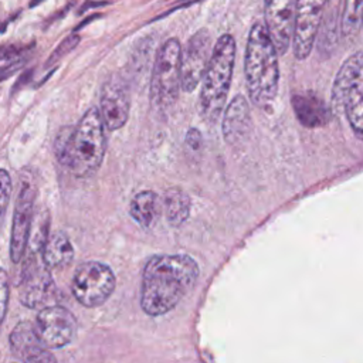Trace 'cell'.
<instances>
[{
    "label": "cell",
    "mask_w": 363,
    "mask_h": 363,
    "mask_svg": "<svg viewBox=\"0 0 363 363\" xmlns=\"http://www.w3.org/2000/svg\"><path fill=\"white\" fill-rule=\"evenodd\" d=\"M9 296H10V282L9 275L4 268H0V328L3 325L4 316L7 313V305H9Z\"/></svg>",
    "instance_id": "obj_27"
},
{
    "label": "cell",
    "mask_w": 363,
    "mask_h": 363,
    "mask_svg": "<svg viewBox=\"0 0 363 363\" xmlns=\"http://www.w3.org/2000/svg\"><path fill=\"white\" fill-rule=\"evenodd\" d=\"M292 105L299 122L303 126H322L329 119V108L325 105L323 99L313 92L294 95Z\"/></svg>",
    "instance_id": "obj_18"
},
{
    "label": "cell",
    "mask_w": 363,
    "mask_h": 363,
    "mask_svg": "<svg viewBox=\"0 0 363 363\" xmlns=\"http://www.w3.org/2000/svg\"><path fill=\"white\" fill-rule=\"evenodd\" d=\"M235 50V40L231 34L218 37L203 72L199 109L201 118L208 123L217 122L224 111L234 71Z\"/></svg>",
    "instance_id": "obj_4"
},
{
    "label": "cell",
    "mask_w": 363,
    "mask_h": 363,
    "mask_svg": "<svg viewBox=\"0 0 363 363\" xmlns=\"http://www.w3.org/2000/svg\"><path fill=\"white\" fill-rule=\"evenodd\" d=\"M11 191H13L11 177H10L7 170L0 169V230H1L4 216H6V211H7V207H9Z\"/></svg>",
    "instance_id": "obj_24"
},
{
    "label": "cell",
    "mask_w": 363,
    "mask_h": 363,
    "mask_svg": "<svg viewBox=\"0 0 363 363\" xmlns=\"http://www.w3.org/2000/svg\"><path fill=\"white\" fill-rule=\"evenodd\" d=\"M99 115L109 130L121 129L129 118L130 96L125 79L116 74L111 75L102 85L99 99Z\"/></svg>",
    "instance_id": "obj_12"
},
{
    "label": "cell",
    "mask_w": 363,
    "mask_h": 363,
    "mask_svg": "<svg viewBox=\"0 0 363 363\" xmlns=\"http://www.w3.org/2000/svg\"><path fill=\"white\" fill-rule=\"evenodd\" d=\"M102 4H106L105 1H85L82 4V7L78 10V13H84L85 10H88L89 7H98V6H102Z\"/></svg>",
    "instance_id": "obj_30"
},
{
    "label": "cell",
    "mask_w": 363,
    "mask_h": 363,
    "mask_svg": "<svg viewBox=\"0 0 363 363\" xmlns=\"http://www.w3.org/2000/svg\"><path fill=\"white\" fill-rule=\"evenodd\" d=\"M362 26V0H345L340 16V30L346 37H353Z\"/></svg>",
    "instance_id": "obj_23"
},
{
    "label": "cell",
    "mask_w": 363,
    "mask_h": 363,
    "mask_svg": "<svg viewBox=\"0 0 363 363\" xmlns=\"http://www.w3.org/2000/svg\"><path fill=\"white\" fill-rule=\"evenodd\" d=\"M211 54V34L207 28L196 31L180 52V88L191 92L201 81Z\"/></svg>",
    "instance_id": "obj_11"
},
{
    "label": "cell",
    "mask_w": 363,
    "mask_h": 363,
    "mask_svg": "<svg viewBox=\"0 0 363 363\" xmlns=\"http://www.w3.org/2000/svg\"><path fill=\"white\" fill-rule=\"evenodd\" d=\"M34 47V43L30 44H21V43H13V44H1L0 45V61L3 60H14L20 58L24 52L30 51Z\"/></svg>",
    "instance_id": "obj_26"
},
{
    "label": "cell",
    "mask_w": 363,
    "mask_h": 363,
    "mask_svg": "<svg viewBox=\"0 0 363 363\" xmlns=\"http://www.w3.org/2000/svg\"><path fill=\"white\" fill-rule=\"evenodd\" d=\"M180 52L177 38L166 40L157 51L150 79V101L157 111L169 109L179 98Z\"/></svg>",
    "instance_id": "obj_5"
},
{
    "label": "cell",
    "mask_w": 363,
    "mask_h": 363,
    "mask_svg": "<svg viewBox=\"0 0 363 363\" xmlns=\"http://www.w3.org/2000/svg\"><path fill=\"white\" fill-rule=\"evenodd\" d=\"M359 81H363V54L356 51L352 54L339 68L336 78L332 86L330 106L329 111L332 115L339 116L343 112V101L349 89Z\"/></svg>",
    "instance_id": "obj_16"
},
{
    "label": "cell",
    "mask_w": 363,
    "mask_h": 363,
    "mask_svg": "<svg viewBox=\"0 0 363 363\" xmlns=\"http://www.w3.org/2000/svg\"><path fill=\"white\" fill-rule=\"evenodd\" d=\"M79 43V35L78 34H71L68 37H65L58 45L57 48L51 52V55L48 57L45 67H50L52 64H55L57 61H60L64 55H67L71 50H74L77 47V44Z\"/></svg>",
    "instance_id": "obj_25"
},
{
    "label": "cell",
    "mask_w": 363,
    "mask_h": 363,
    "mask_svg": "<svg viewBox=\"0 0 363 363\" xmlns=\"http://www.w3.org/2000/svg\"><path fill=\"white\" fill-rule=\"evenodd\" d=\"M37 258L27 257L20 281V302L30 309L47 306L57 294L50 269Z\"/></svg>",
    "instance_id": "obj_10"
},
{
    "label": "cell",
    "mask_w": 363,
    "mask_h": 363,
    "mask_svg": "<svg viewBox=\"0 0 363 363\" xmlns=\"http://www.w3.org/2000/svg\"><path fill=\"white\" fill-rule=\"evenodd\" d=\"M244 74L248 95L255 105L264 106L274 101L279 82L278 52L262 23H255L250 30Z\"/></svg>",
    "instance_id": "obj_3"
},
{
    "label": "cell",
    "mask_w": 363,
    "mask_h": 363,
    "mask_svg": "<svg viewBox=\"0 0 363 363\" xmlns=\"http://www.w3.org/2000/svg\"><path fill=\"white\" fill-rule=\"evenodd\" d=\"M41 261L51 271L55 268H61L68 265L74 258V247L67 234L61 231H55L48 234L43 250H41Z\"/></svg>",
    "instance_id": "obj_19"
},
{
    "label": "cell",
    "mask_w": 363,
    "mask_h": 363,
    "mask_svg": "<svg viewBox=\"0 0 363 363\" xmlns=\"http://www.w3.org/2000/svg\"><path fill=\"white\" fill-rule=\"evenodd\" d=\"M251 111L248 101L242 95H235L227 105L223 118V136L228 145H240L251 130Z\"/></svg>",
    "instance_id": "obj_15"
},
{
    "label": "cell",
    "mask_w": 363,
    "mask_h": 363,
    "mask_svg": "<svg viewBox=\"0 0 363 363\" xmlns=\"http://www.w3.org/2000/svg\"><path fill=\"white\" fill-rule=\"evenodd\" d=\"M329 0H295L292 45L296 60L309 57Z\"/></svg>",
    "instance_id": "obj_8"
},
{
    "label": "cell",
    "mask_w": 363,
    "mask_h": 363,
    "mask_svg": "<svg viewBox=\"0 0 363 363\" xmlns=\"http://www.w3.org/2000/svg\"><path fill=\"white\" fill-rule=\"evenodd\" d=\"M24 58H17V60H13L10 62H7L6 65H1L0 67V82L9 77H11L23 64H24Z\"/></svg>",
    "instance_id": "obj_28"
},
{
    "label": "cell",
    "mask_w": 363,
    "mask_h": 363,
    "mask_svg": "<svg viewBox=\"0 0 363 363\" xmlns=\"http://www.w3.org/2000/svg\"><path fill=\"white\" fill-rule=\"evenodd\" d=\"M197 262L186 254H157L147 259L140 288V306L149 316H160L193 289L199 278Z\"/></svg>",
    "instance_id": "obj_1"
},
{
    "label": "cell",
    "mask_w": 363,
    "mask_h": 363,
    "mask_svg": "<svg viewBox=\"0 0 363 363\" xmlns=\"http://www.w3.org/2000/svg\"><path fill=\"white\" fill-rule=\"evenodd\" d=\"M162 207L167 223L172 227H179L189 218L191 201L184 190L180 187H170L162 199Z\"/></svg>",
    "instance_id": "obj_20"
},
{
    "label": "cell",
    "mask_w": 363,
    "mask_h": 363,
    "mask_svg": "<svg viewBox=\"0 0 363 363\" xmlns=\"http://www.w3.org/2000/svg\"><path fill=\"white\" fill-rule=\"evenodd\" d=\"M106 150L105 125L98 108H89L79 122L65 126L55 139V156L75 177H89L102 164Z\"/></svg>",
    "instance_id": "obj_2"
},
{
    "label": "cell",
    "mask_w": 363,
    "mask_h": 363,
    "mask_svg": "<svg viewBox=\"0 0 363 363\" xmlns=\"http://www.w3.org/2000/svg\"><path fill=\"white\" fill-rule=\"evenodd\" d=\"M163 213L162 197L153 190H142L133 196L129 214L143 230H150Z\"/></svg>",
    "instance_id": "obj_17"
},
{
    "label": "cell",
    "mask_w": 363,
    "mask_h": 363,
    "mask_svg": "<svg viewBox=\"0 0 363 363\" xmlns=\"http://www.w3.org/2000/svg\"><path fill=\"white\" fill-rule=\"evenodd\" d=\"M10 350L14 357L27 363L55 362L52 353L40 340L35 326L28 320L18 322L10 333Z\"/></svg>",
    "instance_id": "obj_14"
},
{
    "label": "cell",
    "mask_w": 363,
    "mask_h": 363,
    "mask_svg": "<svg viewBox=\"0 0 363 363\" xmlns=\"http://www.w3.org/2000/svg\"><path fill=\"white\" fill-rule=\"evenodd\" d=\"M41 1H43V0H33L28 6H30V7H35V4H37V3H41Z\"/></svg>",
    "instance_id": "obj_31"
},
{
    "label": "cell",
    "mask_w": 363,
    "mask_h": 363,
    "mask_svg": "<svg viewBox=\"0 0 363 363\" xmlns=\"http://www.w3.org/2000/svg\"><path fill=\"white\" fill-rule=\"evenodd\" d=\"M201 142H203L201 133H200L196 128H190V129L187 130V133H186V143H187V146H189L190 149L197 150V149H200Z\"/></svg>",
    "instance_id": "obj_29"
},
{
    "label": "cell",
    "mask_w": 363,
    "mask_h": 363,
    "mask_svg": "<svg viewBox=\"0 0 363 363\" xmlns=\"http://www.w3.org/2000/svg\"><path fill=\"white\" fill-rule=\"evenodd\" d=\"M35 332L48 349L64 347L77 335L78 323L72 312L64 306L47 305L40 309L35 319Z\"/></svg>",
    "instance_id": "obj_9"
},
{
    "label": "cell",
    "mask_w": 363,
    "mask_h": 363,
    "mask_svg": "<svg viewBox=\"0 0 363 363\" xmlns=\"http://www.w3.org/2000/svg\"><path fill=\"white\" fill-rule=\"evenodd\" d=\"M343 112L357 139L363 138V81L356 82L345 96Z\"/></svg>",
    "instance_id": "obj_21"
},
{
    "label": "cell",
    "mask_w": 363,
    "mask_h": 363,
    "mask_svg": "<svg viewBox=\"0 0 363 363\" xmlns=\"http://www.w3.org/2000/svg\"><path fill=\"white\" fill-rule=\"evenodd\" d=\"M295 0H264L265 28L278 54H285L294 31Z\"/></svg>",
    "instance_id": "obj_13"
},
{
    "label": "cell",
    "mask_w": 363,
    "mask_h": 363,
    "mask_svg": "<svg viewBox=\"0 0 363 363\" xmlns=\"http://www.w3.org/2000/svg\"><path fill=\"white\" fill-rule=\"evenodd\" d=\"M48 225H50V214L47 210H41L35 216L33 214L27 245H26L27 257H40L43 245L48 237Z\"/></svg>",
    "instance_id": "obj_22"
},
{
    "label": "cell",
    "mask_w": 363,
    "mask_h": 363,
    "mask_svg": "<svg viewBox=\"0 0 363 363\" xmlns=\"http://www.w3.org/2000/svg\"><path fill=\"white\" fill-rule=\"evenodd\" d=\"M116 285L113 271L101 261H85L74 272L71 291L85 308H96L106 302Z\"/></svg>",
    "instance_id": "obj_6"
},
{
    "label": "cell",
    "mask_w": 363,
    "mask_h": 363,
    "mask_svg": "<svg viewBox=\"0 0 363 363\" xmlns=\"http://www.w3.org/2000/svg\"><path fill=\"white\" fill-rule=\"evenodd\" d=\"M35 182L30 172H24L20 176V190L16 200V208L13 216L11 240H10V258L14 264L20 262L26 252L27 238L30 233V225L34 214V200H35Z\"/></svg>",
    "instance_id": "obj_7"
}]
</instances>
